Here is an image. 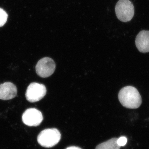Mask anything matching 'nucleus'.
<instances>
[{"instance_id":"nucleus-5","label":"nucleus","mask_w":149,"mask_h":149,"mask_svg":"<svg viewBox=\"0 0 149 149\" xmlns=\"http://www.w3.org/2000/svg\"><path fill=\"white\" fill-rule=\"evenodd\" d=\"M56 64L52 59L45 57L40 59L36 66V71L40 77H49L54 72Z\"/></svg>"},{"instance_id":"nucleus-10","label":"nucleus","mask_w":149,"mask_h":149,"mask_svg":"<svg viewBox=\"0 0 149 149\" xmlns=\"http://www.w3.org/2000/svg\"><path fill=\"white\" fill-rule=\"evenodd\" d=\"M8 15L5 11L0 8V27H2L7 21Z\"/></svg>"},{"instance_id":"nucleus-9","label":"nucleus","mask_w":149,"mask_h":149,"mask_svg":"<svg viewBox=\"0 0 149 149\" xmlns=\"http://www.w3.org/2000/svg\"><path fill=\"white\" fill-rule=\"evenodd\" d=\"M118 139L113 138L97 146L95 149H120V146L117 144Z\"/></svg>"},{"instance_id":"nucleus-2","label":"nucleus","mask_w":149,"mask_h":149,"mask_svg":"<svg viewBox=\"0 0 149 149\" xmlns=\"http://www.w3.org/2000/svg\"><path fill=\"white\" fill-rule=\"evenodd\" d=\"M61 135L56 128H48L41 131L37 137V141L40 145L45 148L54 146L60 141Z\"/></svg>"},{"instance_id":"nucleus-7","label":"nucleus","mask_w":149,"mask_h":149,"mask_svg":"<svg viewBox=\"0 0 149 149\" xmlns=\"http://www.w3.org/2000/svg\"><path fill=\"white\" fill-rule=\"evenodd\" d=\"M17 94V88L11 82H6L0 85V99L3 100H11Z\"/></svg>"},{"instance_id":"nucleus-11","label":"nucleus","mask_w":149,"mask_h":149,"mask_svg":"<svg viewBox=\"0 0 149 149\" xmlns=\"http://www.w3.org/2000/svg\"><path fill=\"white\" fill-rule=\"evenodd\" d=\"M127 139L126 137H120L119 139H118L117 143L118 146H124L126 143H127Z\"/></svg>"},{"instance_id":"nucleus-1","label":"nucleus","mask_w":149,"mask_h":149,"mask_svg":"<svg viewBox=\"0 0 149 149\" xmlns=\"http://www.w3.org/2000/svg\"><path fill=\"white\" fill-rule=\"evenodd\" d=\"M118 99L123 107L135 109L139 108L142 104V98L136 88L128 86L121 89L118 93Z\"/></svg>"},{"instance_id":"nucleus-8","label":"nucleus","mask_w":149,"mask_h":149,"mask_svg":"<svg viewBox=\"0 0 149 149\" xmlns=\"http://www.w3.org/2000/svg\"><path fill=\"white\" fill-rule=\"evenodd\" d=\"M136 45L138 50L142 53L149 52V31L142 30L136 37Z\"/></svg>"},{"instance_id":"nucleus-4","label":"nucleus","mask_w":149,"mask_h":149,"mask_svg":"<svg viewBox=\"0 0 149 149\" xmlns=\"http://www.w3.org/2000/svg\"><path fill=\"white\" fill-rule=\"evenodd\" d=\"M47 89L43 84L37 83H31L26 91L25 97L28 101L36 102L39 101L45 96Z\"/></svg>"},{"instance_id":"nucleus-3","label":"nucleus","mask_w":149,"mask_h":149,"mask_svg":"<svg viewBox=\"0 0 149 149\" xmlns=\"http://www.w3.org/2000/svg\"><path fill=\"white\" fill-rule=\"evenodd\" d=\"M115 12L119 20L127 22L133 18L135 9L133 3L129 0H119L116 5Z\"/></svg>"},{"instance_id":"nucleus-6","label":"nucleus","mask_w":149,"mask_h":149,"mask_svg":"<svg viewBox=\"0 0 149 149\" xmlns=\"http://www.w3.org/2000/svg\"><path fill=\"white\" fill-rule=\"evenodd\" d=\"M43 120L42 113L36 109H28L22 114V121L28 126H38L41 124Z\"/></svg>"},{"instance_id":"nucleus-12","label":"nucleus","mask_w":149,"mask_h":149,"mask_svg":"<svg viewBox=\"0 0 149 149\" xmlns=\"http://www.w3.org/2000/svg\"><path fill=\"white\" fill-rule=\"evenodd\" d=\"M66 149H82L79 147L76 146H70L67 148Z\"/></svg>"}]
</instances>
